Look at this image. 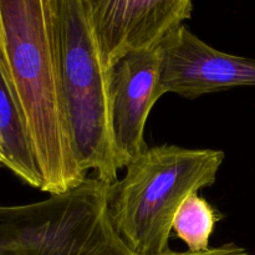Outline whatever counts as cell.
Masks as SVG:
<instances>
[{
  "label": "cell",
  "instance_id": "9c48e42d",
  "mask_svg": "<svg viewBox=\"0 0 255 255\" xmlns=\"http://www.w3.org/2000/svg\"><path fill=\"white\" fill-rule=\"evenodd\" d=\"M221 221L219 212L198 193L184 199L173 221V231L188 247V252L208 251L216 224Z\"/></svg>",
  "mask_w": 255,
  "mask_h": 255
},
{
  "label": "cell",
  "instance_id": "5b68a950",
  "mask_svg": "<svg viewBox=\"0 0 255 255\" xmlns=\"http://www.w3.org/2000/svg\"><path fill=\"white\" fill-rule=\"evenodd\" d=\"M161 95L176 94L193 100L239 86H255V59L214 49L184 25L159 46Z\"/></svg>",
  "mask_w": 255,
  "mask_h": 255
},
{
  "label": "cell",
  "instance_id": "7a4b0ae2",
  "mask_svg": "<svg viewBox=\"0 0 255 255\" xmlns=\"http://www.w3.org/2000/svg\"><path fill=\"white\" fill-rule=\"evenodd\" d=\"M224 152L174 144L146 148L110 187L112 224L134 255L169 252L173 221L184 199L213 186Z\"/></svg>",
  "mask_w": 255,
  "mask_h": 255
},
{
  "label": "cell",
  "instance_id": "8fae6325",
  "mask_svg": "<svg viewBox=\"0 0 255 255\" xmlns=\"http://www.w3.org/2000/svg\"><path fill=\"white\" fill-rule=\"evenodd\" d=\"M0 166H2V159H1V153H0Z\"/></svg>",
  "mask_w": 255,
  "mask_h": 255
},
{
  "label": "cell",
  "instance_id": "30bf717a",
  "mask_svg": "<svg viewBox=\"0 0 255 255\" xmlns=\"http://www.w3.org/2000/svg\"><path fill=\"white\" fill-rule=\"evenodd\" d=\"M162 255H252L243 247L238 246L236 243H227L216 248H209L208 251L198 252V253H192V252H167Z\"/></svg>",
  "mask_w": 255,
  "mask_h": 255
},
{
  "label": "cell",
  "instance_id": "52a82bcc",
  "mask_svg": "<svg viewBox=\"0 0 255 255\" xmlns=\"http://www.w3.org/2000/svg\"><path fill=\"white\" fill-rule=\"evenodd\" d=\"M0 153L2 166L29 186L41 188L29 134L6 82L0 72Z\"/></svg>",
  "mask_w": 255,
  "mask_h": 255
},
{
  "label": "cell",
  "instance_id": "ba28073f",
  "mask_svg": "<svg viewBox=\"0 0 255 255\" xmlns=\"http://www.w3.org/2000/svg\"><path fill=\"white\" fill-rule=\"evenodd\" d=\"M39 234L37 203L0 206V255H36Z\"/></svg>",
  "mask_w": 255,
  "mask_h": 255
},
{
  "label": "cell",
  "instance_id": "8992f818",
  "mask_svg": "<svg viewBox=\"0 0 255 255\" xmlns=\"http://www.w3.org/2000/svg\"><path fill=\"white\" fill-rule=\"evenodd\" d=\"M162 57L159 47L128 54L116 65L112 76L111 128L120 168L147 148L144 127L159 91Z\"/></svg>",
  "mask_w": 255,
  "mask_h": 255
},
{
  "label": "cell",
  "instance_id": "3957f363",
  "mask_svg": "<svg viewBox=\"0 0 255 255\" xmlns=\"http://www.w3.org/2000/svg\"><path fill=\"white\" fill-rule=\"evenodd\" d=\"M112 76L102 61L80 0H64L62 90L77 164L107 184L121 168L111 128Z\"/></svg>",
  "mask_w": 255,
  "mask_h": 255
},
{
  "label": "cell",
  "instance_id": "277c9868",
  "mask_svg": "<svg viewBox=\"0 0 255 255\" xmlns=\"http://www.w3.org/2000/svg\"><path fill=\"white\" fill-rule=\"evenodd\" d=\"M102 61L114 71L128 54L156 50L192 16V0H80Z\"/></svg>",
  "mask_w": 255,
  "mask_h": 255
},
{
  "label": "cell",
  "instance_id": "6da1fadb",
  "mask_svg": "<svg viewBox=\"0 0 255 255\" xmlns=\"http://www.w3.org/2000/svg\"><path fill=\"white\" fill-rule=\"evenodd\" d=\"M64 0H0V72L29 134L40 191L86 179L72 144L62 90Z\"/></svg>",
  "mask_w": 255,
  "mask_h": 255
}]
</instances>
